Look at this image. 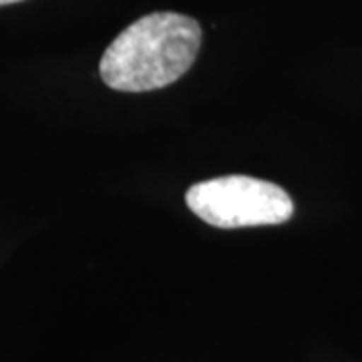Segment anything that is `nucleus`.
Here are the masks:
<instances>
[{"label":"nucleus","instance_id":"obj_1","mask_svg":"<svg viewBox=\"0 0 362 362\" xmlns=\"http://www.w3.org/2000/svg\"><path fill=\"white\" fill-rule=\"evenodd\" d=\"M202 47L199 23L177 13H153L127 26L105 51L101 78L127 93L163 89L187 73Z\"/></svg>","mask_w":362,"mask_h":362},{"label":"nucleus","instance_id":"obj_2","mask_svg":"<svg viewBox=\"0 0 362 362\" xmlns=\"http://www.w3.org/2000/svg\"><path fill=\"white\" fill-rule=\"evenodd\" d=\"M185 204L199 220L216 228L278 226L292 218L294 204L286 189L247 175L199 181L185 194Z\"/></svg>","mask_w":362,"mask_h":362},{"label":"nucleus","instance_id":"obj_3","mask_svg":"<svg viewBox=\"0 0 362 362\" xmlns=\"http://www.w3.org/2000/svg\"><path fill=\"white\" fill-rule=\"evenodd\" d=\"M13 2H21V0H0V6H4V4H13Z\"/></svg>","mask_w":362,"mask_h":362}]
</instances>
